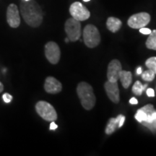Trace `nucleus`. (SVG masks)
Instances as JSON below:
<instances>
[{"instance_id":"nucleus-1","label":"nucleus","mask_w":156,"mask_h":156,"mask_svg":"<svg viewBox=\"0 0 156 156\" xmlns=\"http://www.w3.org/2000/svg\"><path fill=\"white\" fill-rule=\"evenodd\" d=\"M20 13L25 22L29 26L38 28L43 21V12L41 7L34 0L23 1L20 5Z\"/></svg>"},{"instance_id":"nucleus-14","label":"nucleus","mask_w":156,"mask_h":156,"mask_svg":"<svg viewBox=\"0 0 156 156\" xmlns=\"http://www.w3.org/2000/svg\"><path fill=\"white\" fill-rule=\"evenodd\" d=\"M122 116L123 115L120 114L116 118H111L108 120L106 127L105 129V132L106 134L109 135V134H113L116 131V129L119 128V121Z\"/></svg>"},{"instance_id":"nucleus-8","label":"nucleus","mask_w":156,"mask_h":156,"mask_svg":"<svg viewBox=\"0 0 156 156\" xmlns=\"http://www.w3.org/2000/svg\"><path fill=\"white\" fill-rule=\"evenodd\" d=\"M45 56L51 64H57L61 57V51L58 44L54 41L48 42L45 46Z\"/></svg>"},{"instance_id":"nucleus-10","label":"nucleus","mask_w":156,"mask_h":156,"mask_svg":"<svg viewBox=\"0 0 156 156\" xmlns=\"http://www.w3.org/2000/svg\"><path fill=\"white\" fill-rule=\"evenodd\" d=\"M122 70L121 62L117 59H113L108 64L107 69V78L110 82H117L119 79V73Z\"/></svg>"},{"instance_id":"nucleus-27","label":"nucleus","mask_w":156,"mask_h":156,"mask_svg":"<svg viewBox=\"0 0 156 156\" xmlns=\"http://www.w3.org/2000/svg\"><path fill=\"white\" fill-rule=\"evenodd\" d=\"M129 103H131V104H137L138 103V101L137 99L135 98H132L131 99H130L129 101Z\"/></svg>"},{"instance_id":"nucleus-24","label":"nucleus","mask_w":156,"mask_h":156,"mask_svg":"<svg viewBox=\"0 0 156 156\" xmlns=\"http://www.w3.org/2000/svg\"><path fill=\"white\" fill-rule=\"evenodd\" d=\"M146 93H147V96H149V97H154V96H155V92H154L153 89L148 88L147 90V91H146Z\"/></svg>"},{"instance_id":"nucleus-25","label":"nucleus","mask_w":156,"mask_h":156,"mask_svg":"<svg viewBox=\"0 0 156 156\" xmlns=\"http://www.w3.org/2000/svg\"><path fill=\"white\" fill-rule=\"evenodd\" d=\"M57 127H58L57 124H55L54 121V122H51V124H50V127H49L50 129L51 130H55L56 129H57Z\"/></svg>"},{"instance_id":"nucleus-32","label":"nucleus","mask_w":156,"mask_h":156,"mask_svg":"<svg viewBox=\"0 0 156 156\" xmlns=\"http://www.w3.org/2000/svg\"><path fill=\"white\" fill-rule=\"evenodd\" d=\"M84 2H89V1H90V0H83Z\"/></svg>"},{"instance_id":"nucleus-31","label":"nucleus","mask_w":156,"mask_h":156,"mask_svg":"<svg viewBox=\"0 0 156 156\" xmlns=\"http://www.w3.org/2000/svg\"><path fill=\"white\" fill-rule=\"evenodd\" d=\"M69 38H66V39H65V42H66V43H68V42H69Z\"/></svg>"},{"instance_id":"nucleus-13","label":"nucleus","mask_w":156,"mask_h":156,"mask_svg":"<svg viewBox=\"0 0 156 156\" xmlns=\"http://www.w3.org/2000/svg\"><path fill=\"white\" fill-rule=\"evenodd\" d=\"M122 26V22L119 18L110 17L107 19L106 27L112 33H116L120 30Z\"/></svg>"},{"instance_id":"nucleus-22","label":"nucleus","mask_w":156,"mask_h":156,"mask_svg":"<svg viewBox=\"0 0 156 156\" xmlns=\"http://www.w3.org/2000/svg\"><path fill=\"white\" fill-rule=\"evenodd\" d=\"M2 98L5 103H8L11 102L13 98L10 94H9V93H5V94L2 95Z\"/></svg>"},{"instance_id":"nucleus-9","label":"nucleus","mask_w":156,"mask_h":156,"mask_svg":"<svg viewBox=\"0 0 156 156\" xmlns=\"http://www.w3.org/2000/svg\"><path fill=\"white\" fill-rule=\"evenodd\" d=\"M7 20L9 26L13 28H17L20 24L19 10L17 5L15 4H11L7 7Z\"/></svg>"},{"instance_id":"nucleus-5","label":"nucleus","mask_w":156,"mask_h":156,"mask_svg":"<svg viewBox=\"0 0 156 156\" xmlns=\"http://www.w3.org/2000/svg\"><path fill=\"white\" fill-rule=\"evenodd\" d=\"M64 30L70 41H77L82 35L80 21H78L73 17L68 19L64 25Z\"/></svg>"},{"instance_id":"nucleus-15","label":"nucleus","mask_w":156,"mask_h":156,"mask_svg":"<svg viewBox=\"0 0 156 156\" xmlns=\"http://www.w3.org/2000/svg\"><path fill=\"white\" fill-rule=\"evenodd\" d=\"M119 80L122 83V86L125 89H127L132 82V75L130 72L122 70L119 73Z\"/></svg>"},{"instance_id":"nucleus-33","label":"nucleus","mask_w":156,"mask_h":156,"mask_svg":"<svg viewBox=\"0 0 156 156\" xmlns=\"http://www.w3.org/2000/svg\"><path fill=\"white\" fill-rule=\"evenodd\" d=\"M24 1H29V0H24Z\"/></svg>"},{"instance_id":"nucleus-26","label":"nucleus","mask_w":156,"mask_h":156,"mask_svg":"<svg viewBox=\"0 0 156 156\" xmlns=\"http://www.w3.org/2000/svg\"><path fill=\"white\" fill-rule=\"evenodd\" d=\"M124 121H125V116H122V117L121 118V119L119 121V128L122 127V126H123V124H124Z\"/></svg>"},{"instance_id":"nucleus-30","label":"nucleus","mask_w":156,"mask_h":156,"mask_svg":"<svg viewBox=\"0 0 156 156\" xmlns=\"http://www.w3.org/2000/svg\"><path fill=\"white\" fill-rule=\"evenodd\" d=\"M3 90H4V85H3V84L2 83H0V93L2 92Z\"/></svg>"},{"instance_id":"nucleus-12","label":"nucleus","mask_w":156,"mask_h":156,"mask_svg":"<svg viewBox=\"0 0 156 156\" xmlns=\"http://www.w3.org/2000/svg\"><path fill=\"white\" fill-rule=\"evenodd\" d=\"M44 89L48 93L56 94L62 91V85L55 77H48L45 80Z\"/></svg>"},{"instance_id":"nucleus-19","label":"nucleus","mask_w":156,"mask_h":156,"mask_svg":"<svg viewBox=\"0 0 156 156\" xmlns=\"http://www.w3.org/2000/svg\"><path fill=\"white\" fill-rule=\"evenodd\" d=\"M142 78L145 81H147V82H151L153 81L155 78V74L152 71L151 69H148L146 70V71L144 72V73H142Z\"/></svg>"},{"instance_id":"nucleus-7","label":"nucleus","mask_w":156,"mask_h":156,"mask_svg":"<svg viewBox=\"0 0 156 156\" xmlns=\"http://www.w3.org/2000/svg\"><path fill=\"white\" fill-rule=\"evenodd\" d=\"M151 18V15L147 12L136 13L128 19L127 24L130 28L140 29L145 27L150 23Z\"/></svg>"},{"instance_id":"nucleus-20","label":"nucleus","mask_w":156,"mask_h":156,"mask_svg":"<svg viewBox=\"0 0 156 156\" xmlns=\"http://www.w3.org/2000/svg\"><path fill=\"white\" fill-rule=\"evenodd\" d=\"M134 117H135L136 119L137 120V122H145L146 119H147V114H146L143 110H142V109L140 108L136 112V114H135Z\"/></svg>"},{"instance_id":"nucleus-3","label":"nucleus","mask_w":156,"mask_h":156,"mask_svg":"<svg viewBox=\"0 0 156 156\" xmlns=\"http://www.w3.org/2000/svg\"><path fill=\"white\" fill-rule=\"evenodd\" d=\"M83 41L88 48H93L98 46L101 42V35L95 25H87L85 27L83 33Z\"/></svg>"},{"instance_id":"nucleus-29","label":"nucleus","mask_w":156,"mask_h":156,"mask_svg":"<svg viewBox=\"0 0 156 156\" xmlns=\"http://www.w3.org/2000/svg\"><path fill=\"white\" fill-rule=\"evenodd\" d=\"M136 73H137V75H141L142 74V68L141 67L137 68V69H136Z\"/></svg>"},{"instance_id":"nucleus-16","label":"nucleus","mask_w":156,"mask_h":156,"mask_svg":"<svg viewBox=\"0 0 156 156\" xmlns=\"http://www.w3.org/2000/svg\"><path fill=\"white\" fill-rule=\"evenodd\" d=\"M146 41V46L149 49L156 50V30L151 31Z\"/></svg>"},{"instance_id":"nucleus-21","label":"nucleus","mask_w":156,"mask_h":156,"mask_svg":"<svg viewBox=\"0 0 156 156\" xmlns=\"http://www.w3.org/2000/svg\"><path fill=\"white\" fill-rule=\"evenodd\" d=\"M142 110H143L144 112H145L147 115L148 114H151L152 113L154 112V108H153V106L151 104H148V105H146L144 107H142L141 108Z\"/></svg>"},{"instance_id":"nucleus-17","label":"nucleus","mask_w":156,"mask_h":156,"mask_svg":"<svg viewBox=\"0 0 156 156\" xmlns=\"http://www.w3.org/2000/svg\"><path fill=\"white\" fill-rule=\"evenodd\" d=\"M147 84L142 85V84L140 81H136L132 86V92L136 95H141L143 90L147 88Z\"/></svg>"},{"instance_id":"nucleus-28","label":"nucleus","mask_w":156,"mask_h":156,"mask_svg":"<svg viewBox=\"0 0 156 156\" xmlns=\"http://www.w3.org/2000/svg\"><path fill=\"white\" fill-rule=\"evenodd\" d=\"M151 116H152V118H153V121L156 120V112H155V111H154V112L151 114Z\"/></svg>"},{"instance_id":"nucleus-18","label":"nucleus","mask_w":156,"mask_h":156,"mask_svg":"<svg viewBox=\"0 0 156 156\" xmlns=\"http://www.w3.org/2000/svg\"><path fill=\"white\" fill-rule=\"evenodd\" d=\"M145 65L149 69H151L154 73L156 75V57L153 56V57L149 58L145 62Z\"/></svg>"},{"instance_id":"nucleus-4","label":"nucleus","mask_w":156,"mask_h":156,"mask_svg":"<svg viewBox=\"0 0 156 156\" xmlns=\"http://www.w3.org/2000/svg\"><path fill=\"white\" fill-rule=\"evenodd\" d=\"M36 111L39 116L47 122H54L57 119V114L52 105L46 101H38L36 105Z\"/></svg>"},{"instance_id":"nucleus-23","label":"nucleus","mask_w":156,"mask_h":156,"mask_svg":"<svg viewBox=\"0 0 156 156\" xmlns=\"http://www.w3.org/2000/svg\"><path fill=\"white\" fill-rule=\"evenodd\" d=\"M151 30L149 28H146L144 27V28H140V32L142 34H145V35H149L151 33Z\"/></svg>"},{"instance_id":"nucleus-2","label":"nucleus","mask_w":156,"mask_h":156,"mask_svg":"<svg viewBox=\"0 0 156 156\" xmlns=\"http://www.w3.org/2000/svg\"><path fill=\"white\" fill-rule=\"evenodd\" d=\"M77 93L81 105L85 110H91L95 106L96 98L93 93V87L85 82H81L77 87Z\"/></svg>"},{"instance_id":"nucleus-11","label":"nucleus","mask_w":156,"mask_h":156,"mask_svg":"<svg viewBox=\"0 0 156 156\" xmlns=\"http://www.w3.org/2000/svg\"><path fill=\"white\" fill-rule=\"evenodd\" d=\"M104 87L108 98L114 103H118L120 101L119 90L117 82L107 81L104 84Z\"/></svg>"},{"instance_id":"nucleus-6","label":"nucleus","mask_w":156,"mask_h":156,"mask_svg":"<svg viewBox=\"0 0 156 156\" xmlns=\"http://www.w3.org/2000/svg\"><path fill=\"white\" fill-rule=\"evenodd\" d=\"M69 13L74 19L78 21H85L90 17V12L81 2H75L69 7Z\"/></svg>"}]
</instances>
